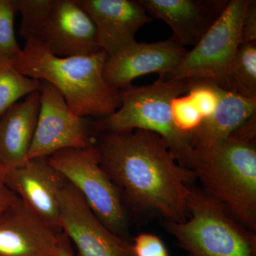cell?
I'll list each match as a JSON object with an SVG mask.
<instances>
[{"label":"cell","instance_id":"obj_25","mask_svg":"<svg viewBox=\"0 0 256 256\" xmlns=\"http://www.w3.org/2000/svg\"><path fill=\"white\" fill-rule=\"evenodd\" d=\"M256 42V1L250 0L242 18L240 45Z\"/></svg>","mask_w":256,"mask_h":256},{"label":"cell","instance_id":"obj_14","mask_svg":"<svg viewBox=\"0 0 256 256\" xmlns=\"http://www.w3.org/2000/svg\"><path fill=\"white\" fill-rule=\"evenodd\" d=\"M95 25L98 42L108 56L136 42V34L152 18L133 0H77Z\"/></svg>","mask_w":256,"mask_h":256},{"label":"cell","instance_id":"obj_19","mask_svg":"<svg viewBox=\"0 0 256 256\" xmlns=\"http://www.w3.org/2000/svg\"><path fill=\"white\" fill-rule=\"evenodd\" d=\"M41 80L26 76L0 60V117L18 100L40 90Z\"/></svg>","mask_w":256,"mask_h":256},{"label":"cell","instance_id":"obj_20","mask_svg":"<svg viewBox=\"0 0 256 256\" xmlns=\"http://www.w3.org/2000/svg\"><path fill=\"white\" fill-rule=\"evenodd\" d=\"M55 0H12L15 13L22 16L20 36L28 40L36 38L46 24Z\"/></svg>","mask_w":256,"mask_h":256},{"label":"cell","instance_id":"obj_4","mask_svg":"<svg viewBox=\"0 0 256 256\" xmlns=\"http://www.w3.org/2000/svg\"><path fill=\"white\" fill-rule=\"evenodd\" d=\"M188 79L160 77L152 85H131L120 90V106L114 112L95 122L96 130L124 132L134 130L150 131L168 144L175 159L185 166L193 153L190 138L178 132L173 124L171 102L186 94Z\"/></svg>","mask_w":256,"mask_h":256},{"label":"cell","instance_id":"obj_2","mask_svg":"<svg viewBox=\"0 0 256 256\" xmlns=\"http://www.w3.org/2000/svg\"><path fill=\"white\" fill-rule=\"evenodd\" d=\"M107 58L104 50L89 56L57 57L38 38H31L12 66L26 76L50 82L77 116L104 118L120 106V90L104 78Z\"/></svg>","mask_w":256,"mask_h":256},{"label":"cell","instance_id":"obj_24","mask_svg":"<svg viewBox=\"0 0 256 256\" xmlns=\"http://www.w3.org/2000/svg\"><path fill=\"white\" fill-rule=\"evenodd\" d=\"M132 248L134 256H169L164 242L154 234H139L134 238Z\"/></svg>","mask_w":256,"mask_h":256},{"label":"cell","instance_id":"obj_26","mask_svg":"<svg viewBox=\"0 0 256 256\" xmlns=\"http://www.w3.org/2000/svg\"><path fill=\"white\" fill-rule=\"evenodd\" d=\"M6 168L0 164V218L18 200V196L5 182Z\"/></svg>","mask_w":256,"mask_h":256},{"label":"cell","instance_id":"obj_23","mask_svg":"<svg viewBox=\"0 0 256 256\" xmlns=\"http://www.w3.org/2000/svg\"><path fill=\"white\" fill-rule=\"evenodd\" d=\"M173 124L178 132L190 136L198 129L204 119L188 94L178 96L171 102Z\"/></svg>","mask_w":256,"mask_h":256},{"label":"cell","instance_id":"obj_16","mask_svg":"<svg viewBox=\"0 0 256 256\" xmlns=\"http://www.w3.org/2000/svg\"><path fill=\"white\" fill-rule=\"evenodd\" d=\"M40 108L37 90L13 104L0 117V164L6 169L26 161Z\"/></svg>","mask_w":256,"mask_h":256},{"label":"cell","instance_id":"obj_18","mask_svg":"<svg viewBox=\"0 0 256 256\" xmlns=\"http://www.w3.org/2000/svg\"><path fill=\"white\" fill-rule=\"evenodd\" d=\"M227 79L229 92L256 100V42L239 46Z\"/></svg>","mask_w":256,"mask_h":256},{"label":"cell","instance_id":"obj_6","mask_svg":"<svg viewBox=\"0 0 256 256\" xmlns=\"http://www.w3.org/2000/svg\"><path fill=\"white\" fill-rule=\"evenodd\" d=\"M48 162L84 197L97 218L112 233L127 239L128 217L118 188L101 166L95 146L66 149Z\"/></svg>","mask_w":256,"mask_h":256},{"label":"cell","instance_id":"obj_10","mask_svg":"<svg viewBox=\"0 0 256 256\" xmlns=\"http://www.w3.org/2000/svg\"><path fill=\"white\" fill-rule=\"evenodd\" d=\"M188 52L172 37L153 43L136 42L117 53L108 56L104 78L109 86L120 90L131 85L134 79L146 74L170 77Z\"/></svg>","mask_w":256,"mask_h":256},{"label":"cell","instance_id":"obj_28","mask_svg":"<svg viewBox=\"0 0 256 256\" xmlns=\"http://www.w3.org/2000/svg\"><path fill=\"white\" fill-rule=\"evenodd\" d=\"M54 256H75L70 240L63 232L60 234L58 244L56 247Z\"/></svg>","mask_w":256,"mask_h":256},{"label":"cell","instance_id":"obj_8","mask_svg":"<svg viewBox=\"0 0 256 256\" xmlns=\"http://www.w3.org/2000/svg\"><path fill=\"white\" fill-rule=\"evenodd\" d=\"M40 108L36 130L26 160L48 158L66 149H82L95 146L88 118L80 117L50 82L41 80Z\"/></svg>","mask_w":256,"mask_h":256},{"label":"cell","instance_id":"obj_11","mask_svg":"<svg viewBox=\"0 0 256 256\" xmlns=\"http://www.w3.org/2000/svg\"><path fill=\"white\" fill-rule=\"evenodd\" d=\"M66 181L48 158L28 160L5 173L8 186L37 215L60 230V194Z\"/></svg>","mask_w":256,"mask_h":256},{"label":"cell","instance_id":"obj_21","mask_svg":"<svg viewBox=\"0 0 256 256\" xmlns=\"http://www.w3.org/2000/svg\"><path fill=\"white\" fill-rule=\"evenodd\" d=\"M14 14L12 0H0V60L11 65L22 50L15 36Z\"/></svg>","mask_w":256,"mask_h":256},{"label":"cell","instance_id":"obj_27","mask_svg":"<svg viewBox=\"0 0 256 256\" xmlns=\"http://www.w3.org/2000/svg\"><path fill=\"white\" fill-rule=\"evenodd\" d=\"M230 137L238 140L256 143V112L247 119Z\"/></svg>","mask_w":256,"mask_h":256},{"label":"cell","instance_id":"obj_5","mask_svg":"<svg viewBox=\"0 0 256 256\" xmlns=\"http://www.w3.org/2000/svg\"><path fill=\"white\" fill-rule=\"evenodd\" d=\"M188 220L164 226L188 256H256V234L208 194L190 186Z\"/></svg>","mask_w":256,"mask_h":256},{"label":"cell","instance_id":"obj_3","mask_svg":"<svg viewBox=\"0 0 256 256\" xmlns=\"http://www.w3.org/2000/svg\"><path fill=\"white\" fill-rule=\"evenodd\" d=\"M185 168L234 220L256 232V143L230 137L210 148H194Z\"/></svg>","mask_w":256,"mask_h":256},{"label":"cell","instance_id":"obj_17","mask_svg":"<svg viewBox=\"0 0 256 256\" xmlns=\"http://www.w3.org/2000/svg\"><path fill=\"white\" fill-rule=\"evenodd\" d=\"M255 112L256 100L222 88L216 108L190 136V144L195 149H204L223 142Z\"/></svg>","mask_w":256,"mask_h":256},{"label":"cell","instance_id":"obj_13","mask_svg":"<svg viewBox=\"0 0 256 256\" xmlns=\"http://www.w3.org/2000/svg\"><path fill=\"white\" fill-rule=\"evenodd\" d=\"M62 233L18 196L0 218V256H54Z\"/></svg>","mask_w":256,"mask_h":256},{"label":"cell","instance_id":"obj_1","mask_svg":"<svg viewBox=\"0 0 256 256\" xmlns=\"http://www.w3.org/2000/svg\"><path fill=\"white\" fill-rule=\"evenodd\" d=\"M95 146L101 166L133 210L164 222L188 220V184L196 178L160 136L144 130L104 132Z\"/></svg>","mask_w":256,"mask_h":256},{"label":"cell","instance_id":"obj_7","mask_svg":"<svg viewBox=\"0 0 256 256\" xmlns=\"http://www.w3.org/2000/svg\"><path fill=\"white\" fill-rule=\"evenodd\" d=\"M250 0H230L218 20L188 50L169 78L206 79L228 90L227 72L240 46L242 18Z\"/></svg>","mask_w":256,"mask_h":256},{"label":"cell","instance_id":"obj_12","mask_svg":"<svg viewBox=\"0 0 256 256\" xmlns=\"http://www.w3.org/2000/svg\"><path fill=\"white\" fill-rule=\"evenodd\" d=\"M36 38L52 54L62 58L92 55L101 50L95 25L77 0H55Z\"/></svg>","mask_w":256,"mask_h":256},{"label":"cell","instance_id":"obj_22","mask_svg":"<svg viewBox=\"0 0 256 256\" xmlns=\"http://www.w3.org/2000/svg\"><path fill=\"white\" fill-rule=\"evenodd\" d=\"M186 94L196 106L203 119L210 117L216 108L220 98L222 87L206 79H188Z\"/></svg>","mask_w":256,"mask_h":256},{"label":"cell","instance_id":"obj_15","mask_svg":"<svg viewBox=\"0 0 256 256\" xmlns=\"http://www.w3.org/2000/svg\"><path fill=\"white\" fill-rule=\"evenodd\" d=\"M148 14L164 21L184 47L200 42L226 8L227 0H138Z\"/></svg>","mask_w":256,"mask_h":256},{"label":"cell","instance_id":"obj_9","mask_svg":"<svg viewBox=\"0 0 256 256\" xmlns=\"http://www.w3.org/2000/svg\"><path fill=\"white\" fill-rule=\"evenodd\" d=\"M60 203V228L75 244L78 256H134L132 242L105 226L67 180Z\"/></svg>","mask_w":256,"mask_h":256}]
</instances>
